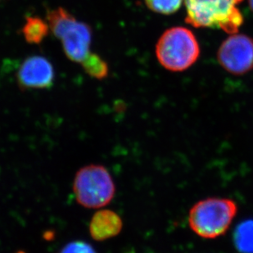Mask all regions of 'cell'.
<instances>
[{
	"label": "cell",
	"instance_id": "6da1fadb",
	"mask_svg": "<svg viewBox=\"0 0 253 253\" xmlns=\"http://www.w3.org/2000/svg\"><path fill=\"white\" fill-rule=\"evenodd\" d=\"M244 0H184L186 22L197 28H217L232 35L244 17L238 5Z\"/></svg>",
	"mask_w": 253,
	"mask_h": 253
},
{
	"label": "cell",
	"instance_id": "7a4b0ae2",
	"mask_svg": "<svg viewBox=\"0 0 253 253\" xmlns=\"http://www.w3.org/2000/svg\"><path fill=\"white\" fill-rule=\"evenodd\" d=\"M50 31L62 43L67 58L82 64L92 52V31L88 25L81 22L67 9L59 7L47 14Z\"/></svg>",
	"mask_w": 253,
	"mask_h": 253
},
{
	"label": "cell",
	"instance_id": "3957f363",
	"mask_svg": "<svg viewBox=\"0 0 253 253\" xmlns=\"http://www.w3.org/2000/svg\"><path fill=\"white\" fill-rule=\"evenodd\" d=\"M237 211L236 203L229 198L203 199L189 211V227L201 238L215 239L226 233Z\"/></svg>",
	"mask_w": 253,
	"mask_h": 253
},
{
	"label": "cell",
	"instance_id": "277c9868",
	"mask_svg": "<svg viewBox=\"0 0 253 253\" xmlns=\"http://www.w3.org/2000/svg\"><path fill=\"white\" fill-rule=\"evenodd\" d=\"M158 62L170 72H184L197 62L200 47L193 32L186 27L168 29L156 45Z\"/></svg>",
	"mask_w": 253,
	"mask_h": 253
},
{
	"label": "cell",
	"instance_id": "5b68a950",
	"mask_svg": "<svg viewBox=\"0 0 253 253\" xmlns=\"http://www.w3.org/2000/svg\"><path fill=\"white\" fill-rule=\"evenodd\" d=\"M77 203L85 208H101L114 198L116 186L108 169L102 165L86 166L77 171L73 182Z\"/></svg>",
	"mask_w": 253,
	"mask_h": 253
},
{
	"label": "cell",
	"instance_id": "8992f818",
	"mask_svg": "<svg viewBox=\"0 0 253 253\" xmlns=\"http://www.w3.org/2000/svg\"><path fill=\"white\" fill-rule=\"evenodd\" d=\"M218 62L231 74H246L253 70V40L242 34H232L217 52Z\"/></svg>",
	"mask_w": 253,
	"mask_h": 253
},
{
	"label": "cell",
	"instance_id": "52a82bcc",
	"mask_svg": "<svg viewBox=\"0 0 253 253\" xmlns=\"http://www.w3.org/2000/svg\"><path fill=\"white\" fill-rule=\"evenodd\" d=\"M54 69L47 58L42 56L27 57L17 72V82L24 89L48 88L54 82Z\"/></svg>",
	"mask_w": 253,
	"mask_h": 253
},
{
	"label": "cell",
	"instance_id": "ba28073f",
	"mask_svg": "<svg viewBox=\"0 0 253 253\" xmlns=\"http://www.w3.org/2000/svg\"><path fill=\"white\" fill-rule=\"evenodd\" d=\"M122 228L123 222L121 216L108 209L97 211L89 223V233L96 241H104L117 236Z\"/></svg>",
	"mask_w": 253,
	"mask_h": 253
},
{
	"label": "cell",
	"instance_id": "9c48e42d",
	"mask_svg": "<svg viewBox=\"0 0 253 253\" xmlns=\"http://www.w3.org/2000/svg\"><path fill=\"white\" fill-rule=\"evenodd\" d=\"M50 31L47 21L38 17H29L22 29V33L27 43L40 44Z\"/></svg>",
	"mask_w": 253,
	"mask_h": 253
},
{
	"label": "cell",
	"instance_id": "30bf717a",
	"mask_svg": "<svg viewBox=\"0 0 253 253\" xmlns=\"http://www.w3.org/2000/svg\"><path fill=\"white\" fill-rule=\"evenodd\" d=\"M235 248L241 253H253V220H245L234 231Z\"/></svg>",
	"mask_w": 253,
	"mask_h": 253
},
{
	"label": "cell",
	"instance_id": "8fae6325",
	"mask_svg": "<svg viewBox=\"0 0 253 253\" xmlns=\"http://www.w3.org/2000/svg\"><path fill=\"white\" fill-rule=\"evenodd\" d=\"M81 65L84 72L91 77L103 80L108 77L109 72L108 63L96 53H91Z\"/></svg>",
	"mask_w": 253,
	"mask_h": 253
},
{
	"label": "cell",
	"instance_id": "7c38bea8",
	"mask_svg": "<svg viewBox=\"0 0 253 253\" xmlns=\"http://www.w3.org/2000/svg\"><path fill=\"white\" fill-rule=\"evenodd\" d=\"M147 7L153 12L163 15L176 12L184 0H144Z\"/></svg>",
	"mask_w": 253,
	"mask_h": 253
},
{
	"label": "cell",
	"instance_id": "4fadbf2b",
	"mask_svg": "<svg viewBox=\"0 0 253 253\" xmlns=\"http://www.w3.org/2000/svg\"><path fill=\"white\" fill-rule=\"evenodd\" d=\"M59 253H97L90 244L82 240L71 242L63 247Z\"/></svg>",
	"mask_w": 253,
	"mask_h": 253
},
{
	"label": "cell",
	"instance_id": "5bb4252c",
	"mask_svg": "<svg viewBox=\"0 0 253 253\" xmlns=\"http://www.w3.org/2000/svg\"><path fill=\"white\" fill-rule=\"evenodd\" d=\"M249 3L250 8H251L252 11L253 12V0H249Z\"/></svg>",
	"mask_w": 253,
	"mask_h": 253
},
{
	"label": "cell",
	"instance_id": "9a60e30c",
	"mask_svg": "<svg viewBox=\"0 0 253 253\" xmlns=\"http://www.w3.org/2000/svg\"><path fill=\"white\" fill-rule=\"evenodd\" d=\"M25 253V252H23V251H18V252H17V253Z\"/></svg>",
	"mask_w": 253,
	"mask_h": 253
}]
</instances>
